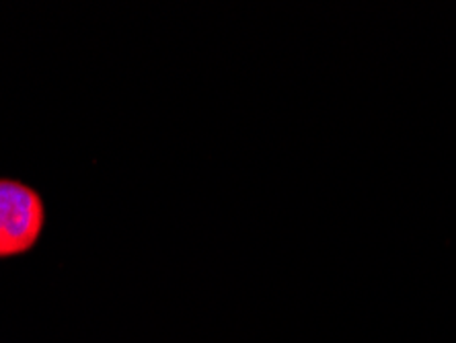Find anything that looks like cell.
<instances>
[{"mask_svg":"<svg viewBox=\"0 0 456 343\" xmlns=\"http://www.w3.org/2000/svg\"><path fill=\"white\" fill-rule=\"evenodd\" d=\"M45 225V206L33 187L0 179V259L17 257L37 245Z\"/></svg>","mask_w":456,"mask_h":343,"instance_id":"6da1fadb","label":"cell"}]
</instances>
